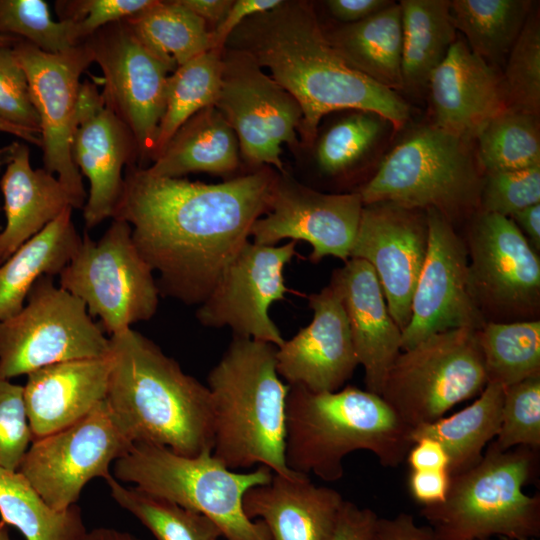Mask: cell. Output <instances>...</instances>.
Returning a JSON list of instances; mask_svg holds the SVG:
<instances>
[{
  "label": "cell",
  "instance_id": "cell-21",
  "mask_svg": "<svg viewBox=\"0 0 540 540\" xmlns=\"http://www.w3.org/2000/svg\"><path fill=\"white\" fill-rule=\"evenodd\" d=\"M72 159L90 184L83 207L87 229L113 218L124 186L125 165L139 160L138 147L130 129L106 104L94 82L80 84Z\"/></svg>",
  "mask_w": 540,
  "mask_h": 540
},
{
  "label": "cell",
  "instance_id": "cell-13",
  "mask_svg": "<svg viewBox=\"0 0 540 540\" xmlns=\"http://www.w3.org/2000/svg\"><path fill=\"white\" fill-rule=\"evenodd\" d=\"M132 444L104 400L76 423L33 440L18 471L62 511L76 504L89 481L110 477L111 464Z\"/></svg>",
  "mask_w": 540,
  "mask_h": 540
},
{
  "label": "cell",
  "instance_id": "cell-58",
  "mask_svg": "<svg viewBox=\"0 0 540 540\" xmlns=\"http://www.w3.org/2000/svg\"><path fill=\"white\" fill-rule=\"evenodd\" d=\"M20 38L8 35H0V47H13Z\"/></svg>",
  "mask_w": 540,
  "mask_h": 540
},
{
  "label": "cell",
  "instance_id": "cell-52",
  "mask_svg": "<svg viewBox=\"0 0 540 540\" xmlns=\"http://www.w3.org/2000/svg\"><path fill=\"white\" fill-rule=\"evenodd\" d=\"M411 470H447L449 457L444 447L431 438L416 441L406 456Z\"/></svg>",
  "mask_w": 540,
  "mask_h": 540
},
{
  "label": "cell",
  "instance_id": "cell-30",
  "mask_svg": "<svg viewBox=\"0 0 540 540\" xmlns=\"http://www.w3.org/2000/svg\"><path fill=\"white\" fill-rule=\"evenodd\" d=\"M71 207L0 265V321L16 315L42 276L59 275L81 242Z\"/></svg>",
  "mask_w": 540,
  "mask_h": 540
},
{
  "label": "cell",
  "instance_id": "cell-47",
  "mask_svg": "<svg viewBox=\"0 0 540 540\" xmlns=\"http://www.w3.org/2000/svg\"><path fill=\"white\" fill-rule=\"evenodd\" d=\"M0 119L40 133L28 80L13 47H0Z\"/></svg>",
  "mask_w": 540,
  "mask_h": 540
},
{
  "label": "cell",
  "instance_id": "cell-10",
  "mask_svg": "<svg viewBox=\"0 0 540 540\" xmlns=\"http://www.w3.org/2000/svg\"><path fill=\"white\" fill-rule=\"evenodd\" d=\"M59 286L79 298L113 335L156 313L160 291L153 270L136 248L130 225L113 218L102 237L87 234L59 274Z\"/></svg>",
  "mask_w": 540,
  "mask_h": 540
},
{
  "label": "cell",
  "instance_id": "cell-11",
  "mask_svg": "<svg viewBox=\"0 0 540 540\" xmlns=\"http://www.w3.org/2000/svg\"><path fill=\"white\" fill-rule=\"evenodd\" d=\"M27 304L0 321V379L28 375L40 368L80 359L107 357L110 340L95 323L85 304L40 277Z\"/></svg>",
  "mask_w": 540,
  "mask_h": 540
},
{
  "label": "cell",
  "instance_id": "cell-46",
  "mask_svg": "<svg viewBox=\"0 0 540 540\" xmlns=\"http://www.w3.org/2000/svg\"><path fill=\"white\" fill-rule=\"evenodd\" d=\"M157 0H76L57 1L61 20L73 23L79 43L85 42L99 29L152 7Z\"/></svg>",
  "mask_w": 540,
  "mask_h": 540
},
{
  "label": "cell",
  "instance_id": "cell-14",
  "mask_svg": "<svg viewBox=\"0 0 540 540\" xmlns=\"http://www.w3.org/2000/svg\"><path fill=\"white\" fill-rule=\"evenodd\" d=\"M215 107L236 134L244 159L284 173L282 145L295 148L302 111L282 86L245 53L224 48Z\"/></svg>",
  "mask_w": 540,
  "mask_h": 540
},
{
  "label": "cell",
  "instance_id": "cell-51",
  "mask_svg": "<svg viewBox=\"0 0 540 540\" xmlns=\"http://www.w3.org/2000/svg\"><path fill=\"white\" fill-rule=\"evenodd\" d=\"M373 540H432V530L418 526L411 514L402 512L393 518L378 517Z\"/></svg>",
  "mask_w": 540,
  "mask_h": 540
},
{
  "label": "cell",
  "instance_id": "cell-19",
  "mask_svg": "<svg viewBox=\"0 0 540 540\" xmlns=\"http://www.w3.org/2000/svg\"><path fill=\"white\" fill-rule=\"evenodd\" d=\"M426 214L427 254L413 294L411 318L402 331L401 351L440 332L478 330L486 323L469 291L464 238L439 212L430 209Z\"/></svg>",
  "mask_w": 540,
  "mask_h": 540
},
{
  "label": "cell",
  "instance_id": "cell-39",
  "mask_svg": "<svg viewBox=\"0 0 540 540\" xmlns=\"http://www.w3.org/2000/svg\"><path fill=\"white\" fill-rule=\"evenodd\" d=\"M113 500L135 516L156 540H216L221 535L206 516L137 487H125L113 475L105 479Z\"/></svg>",
  "mask_w": 540,
  "mask_h": 540
},
{
  "label": "cell",
  "instance_id": "cell-1",
  "mask_svg": "<svg viewBox=\"0 0 540 540\" xmlns=\"http://www.w3.org/2000/svg\"><path fill=\"white\" fill-rule=\"evenodd\" d=\"M277 173L264 166L217 184L151 174L127 166L113 218L159 273L160 295L200 305L268 211Z\"/></svg>",
  "mask_w": 540,
  "mask_h": 540
},
{
  "label": "cell",
  "instance_id": "cell-54",
  "mask_svg": "<svg viewBox=\"0 0 540 540\" xmlns=\"http://www.w3.org/2000/svg\"><path fill=\"white\" fill-rule=\"evenodd\" d=\"M510 219L523 233L529 244L536 252L540 251V203L528 206L515 214Z\"/></svg>",
  "mask_w": 540,
  "mask_h": 540
},
{
  "label": "cell",
  "instance_id": "cell-16",
  "mask_svg": "<svg viewBox=\"0 0 540 540\" xmlns=\"http://www.w3.org/2000/svg\"><path fill=\"white\" fill-rule=\"evenodd\" d=\"M86 41L103 73L106 104L132 132L139 161H151L170 70L138 40L125 20L99 29Z\"/></svg>",
  "mask_w": 540,
  "mask_h": 540
},
{
  "label": "cell",
  "instance_id": "cell-59",
  "mask_svg": "<svg viewBox=\"0 0 540 540\" xmlns=\"http://www.w3.org/2000/svg\"><path fill=\"white\" fill-rule=\"evenodd\" d=\"M0 540H12L9 535L8 526L0 522Z\"/></svg>",
  "mask_w": 540,
  "mask_h": 540
},
{
  "label": "cell",
  "instance_id": "cell-37",
  "mask_svg": "<svg viewBox=\"0 0 540 540\" xmlns=\"http://www.w3.org/2000/svg\"><path fill=\"white\" fill-rule=\"evenodd\" d=\"M487 383L506 387L540 374V320L486 322L476 331Z\"/></svg>",
  "mask_w": 540,
  "mask_h": 540
},
{
  "label": "cell",
  "instance_id": "cell-20",
  "mask_svg": "<svg viewBox=\"0 0 540 540\" xmlns=\"http://www.w3.org/2000/svg\"><path fill=\"white\" fill-rule=\"evenodd\" d=\"M427 248L426 211L386 201L363 204L350 258L371 265L401 332L411 318L412 298Z\"/></svg>",
  "mask_w": 540,
  "mask_h": 540
},
{
  "label": "cell",
  "instance_id": "cell-27",
  "mask_svg": "<svg viewBox=\"0 0 540 540\" xmlns=\"http://www.w3.org/2000/svg\"><path fill=\"white\" fill-rule=\"evenodd\" d=\"M0 189L6 217L0 232L1 265L73 203L57 177L32 168L29 148L19 142L11 144Z\"/></svg>",
  "mask_w": 540,
  "mask_h": 540
},
{
  "label": "cell",
  "instance_id": "cell-45",
  "mask_svg": "<svg viewBox=\"0 0 540 540\" xmlns=\"http://www.w3.org/2000/svg\"><path fill=\"white\" fill-rule=\"evenodd\" d=\"M32 441L23 386L0 379V467L17 471Z\"/></svg>",
  "mask_w": 540,
  "mask_h": 540
},
{
  "label": "cell",
  "instance_id": "cell-4",
  "mask_svg": "<svg viewBox=\"0 0 540 540\" xmlns=\"http://www.w3.org/2000/svg\"><path fill=\"white\" fill-rule=\"evenodd\" d=\"M212 400V455L231 470L266 466L292 476L285 461L290 385L276 369V346L233 336L207 378Z\"/></svg>",
  "mask_w": 540,
  "mask_h": 540
},
{
  "label": "cell",
  "instance_id": "cell-38",
  "mask_svg": "<svg viewBox=\"0 0 540 540\" xmlns=\"http://www.w3.org/2000/svg\"><path fill=\"white\" fill-rule=\"evenodd\" d=\"M539 117L507 108L477 134L476 158L483 172H502L540 165Z\"/></svg>",
  "mask_w": 540,
  "mask_h": 540
},
{
  "label": "cell",
  "instance_id": "cell-56",
  "mask_svg": "<svg viewBox=\"0 0 540 540\" xmlns=\"http://www.w3.org/2000/svg\"><path fill=\"white\" fill-rule=\"evenodd\" d=\"M78 540H140L134 535L114 528L99 527L86 531Z\"/></svg>",
  "mask_w": 540,
  "mask_h": 540
},
{
  "label": "cell",
  "instance_id": "cell-62",
  "mask_svg": "<svg viewBox=\"0 0 540 540\" xmlns=\"http://www.w3.org/2000/svg\"><path fill=\"white\" fill-rule=\"evenodd\" d=\"M504 540H507V539H504ZM521 540H535V539H521Z\"/></svg>",
  "mask_w": 540,
  "mask_h": 540
},
{
  "label": "cell",
  "instance_id": "cell-36",
  "mask_svg": "<svg viewBox=\"0 0 540 540\" xmlns=\"http://www.w3.org/2000/svg\"><path fill=\"white\" fill-rule=\"evenodd\" d=\"M223 50H208L168 75L165 109L151 161L189 118L215 105L221 88Z\"/></svg>",
  "mask_w": 540,
  "mask_h": 540
},
{
  "label": "cell",
  "instance_id": "cell-57",
  "mask_svg": "<svg viewBox=\"0 0 540 540\" xmlns=\"http://www.w3.org/2000/svg\"><path fill=\"white\" fill-rule=\"evenodd\" d=\"M0 133L16 136L24 141L41 147V135L38 132L15 126L0 119Z\"/></svg>",
  "mask_w": 540,
  "mask_h": 540
},
{
  "label": "cell",
  "instance_id": "cell-18",
  "mask_svg": "<svg viewBox=\"0 0 540 540\" xmlns=\"http://www.w3.org/2000/svg\"><path fill=\"white\" fill-rule=\"evenodd\" d=\"M363 202L358 192L327 194L309 188L286 172L276 175L268 211L254 223L250 236L261 245L283 239L312 246L309 259L334 256L346 262L354 243Z\"/></svg>",
  "mask_w": 540,
  "mask_h": 540
},
{
  "label": "cell",
  "instance_id": "cell-28",
  "mask_svg": "<svg viewBox=\"0 0 540 540\" xmlns=\"http://www.w3.org/2000/svg\"><path fill=\"white\" fill-rule=\"evenodd\" d=\"M238 166L236 134L221 112L210 106L189 118L145 168L156 176L178 178L195 172L223 175Z\"/></svg>",
  "mask_w": 540,
  "mask_h": 540
},
{
  "label": "cell",
  "instance_id": "cell-61",
  "mask_svg": "<svg viewBox=\"0 0 540 540\" xmlns=\"http://www.w3.org/2000/svg\"><path fill=\"white\" fill-rule=\"evenodd\" d=\"M10 155V154H9ZM9 158V157H8ZM8 161V159H5V160H1L0 161V167L3 165V164H6V162Z\"/></svg>",
  "mask_w": 540,
  "mask_h": 540
},
{
  "label": "cell",
  "instance_id": "cell-55",
  "mask_svg": "<svg viewBox=\"0 0 540 540\" xmlns=\"http://www.w3.org/2000/svg\"><path fill=\"white\" fill-rule=\"evenodd\" d=\"M202 20L217 26L230 9L232 0H180Z\"/></svg>",
  "mask_w": 540,
  "mask_h": 540
},
{
  "label": "cell",
  "instance_id": "cell-6",
  "mask_svg": "<svg viewBox=\"0 0 540 540\" xmlns=\"http://www.w3.org/2000/svg\"><path fill=\"white\" fill-rule=\"evenodd\" d=\"M538 451L518 446L502 452L490 444L476 465L452 475L445 500L420 510L432 540L539 537L540 496L523 492L538 471Z\"/></svg>",
  "mask_w": 540,
  "mask_h": 540
},
{
  "label": "cell",
  "instance_id": "cell-29",
  "mask_svg": "<svg viewBox=\"0 0 540 540\" xmlns=\"http://www.w3.org/2000/svg\"><path fill=\"white\" fill-rule=\"evenodd\" d=\"M338 54L353 69L398 92L402 78V17L399 3L352 24L325 32Z\"/></svg>",
  "mask_w": 540,
  "mask_h": 540
},
{
  "label": "cell",
  "instance_id": "cell-12",
  "mask_svg": "<svg viewBox=\"0 0 540 540\" xmlns=\"http://www.w3.org/2000/svg\"><path fill=\"white\" fill-rule=\"evenodd\" d=\"M465 240L471 297L486 322L539 319L540 259L512 219L477 212Z\"/></svg>",
  "mask_w": 540,
  "mask_h": 540
},
{
  "label": "cell",
  "instance_id": "cell-9",
  "mask_svg": "<svg viewBox=\"0 0 540 540\" xmlns=\"http://www.w3.org/2000/svg\"><path fill=\"white\" fill-rule=\"evenodd\" d=\"M476 331L465 327L434 334L401 351L392 363L380 396L412 429L442 418L485 388Z\"/></svg>",
  "mask_w": 540,
  "mask_h": 540
},
{
  "label": "cell",
  "instance_id": "cell-22",
  "mask_svg": "<svg viewBox=\"0 0 540 540\" xmlns=\"http://www.w3.org/2000/svg\"><path fill=\"white\" fill-rule=\"evenodd\" d=\"M313 319L296 335L276 347V369L290 386L311 392H335L359 365L346 313L329 283L308 296Z\"/></svg>",
  "mask_w": 540,
  "mask_h": 540
},
{
  "label": "cell",
  "instance_id": "cell-42",
  "mask_svg": "<svg viewBox=\"0 0 540 540\" xmlns=\"http://www.w3.org/2000/svg\"><path fill=\"white\" fill-rule=\"evenodd\" d=\"M383 121L376 114L356 111L336 122L324 133L317 146L319 168L330 175L350 168L379 139Z\"/></svg>",
  "mask_w": 540,
  "mask_h": 540
},
{
  "label": "cell",
  "instance_id": "cell-40",
  "mask_svg": "<svg viewBox=\"0 0 540 540\" xmlns=\"http://www.w3.org/2000/svg\"><path fill=\"white\" fill-rule=\"evenodd\" d=\"M0 35L18 37L51 54L82 44L73 23L53 20L43 0H0Z\"/></svg>",
  "mask_w": 540,
  "mask_h": 540
},
{
  "label": "cell",
  "instance_id": "cell-26",
  "mask_svg": "<svg viewBox=\"0 0 540 540\" xmlns=\"http://www.w3.org/2000/svg\"><path fill=\"white\" fill-rule=\"evenodd\" d=\"M110 357L52 364L27 375L23 396L33 440L87 416L106 399Z\"/></svg>",
  "mask_w": 540,
  "mask_h": 540
},
{
  "label": "cell",
  "instance_id": "cell-34",
  "mask_svg": "<svg viewBox=\"0 0 540 540\" xmlns=\"http://www.w3.org/2000/svg\"><path fill=\"white\" fill-rule=\"evenodd\" d=\"M527 0H453L456 30L473 53L496 67L506 61L533 7Z\"/></svg>",
  "mask_w": 540,
  "mask_h": 540
},
{
  "label": "cell",
  "instance_id": "cell-23",
  "mask_svg": "<svg viewBox=\"0 0 540 540\" xmlns=\"http://www.w3.org/2000/svg\"><path fill=\"white\" fill-rule=\"evenodd\" d=\"M427 86L433 124L470 141L508 108L502 74L463 40L452 44Z\"/></svg>",
  "mask_w": 540,
  "mask_h": 540
},
{
  "label": "cell",
  "instance_id": "cell-25",
  "mask_svg": "<svg viewBox=\"0 0 540 540\" xmlns=\"http://www.w3.org/2000/svg\"><path fill=\"white\" fill-rule=\"evenodd\" d=\"M344 501L308 475L274 473L246 492L243 508L249 519L265 524L272 540H331Z\"/></svg>",
  "mask_w": 540,
  "mask_h": 540
},
{
  "label": "cell",
  "instance_id": "cell-5",
  "mask_svg": "<svg viewBox=\"0 0 540 540\" xmlns=\"http://www.w3.org/2000/svg\"><path fill=\"white\" fill-rule=\"evenodd\" d=\"M285 427L288 468L327 482L343 477V460L353 451H370L381 465L396 467L414 444L412 428L380 395L354 386L320 393L290 386Z\"/></svg>",
  "mask_w": 540,
  "mask_h": 540
},
{
  "label": "cell",
  "instance_id": "cell-48",
  "mask_svg": "<svg viewBox=\"0 0 540 540\" xmlns=\"http://www.w3.org/2000/svg\"><path fill=\"white\" fill-rule=\"evenodd\" d=\"M377 514L344 501L331 540H373Z\"/></svg>",
  "mask_w": 540,
  "mask_h": 540
},
{
  "label": "cell",
  "instance_id": "cell-33",
  "mask_svg": "<svg viewBox=\"0 0 540 540\" xmlns=\"http://www.w3.org/2000/svg\"><path fill=\"white\" fill-rule=\"evenodd\" d=\"M124 20L138 40L171 73L212 49L208 25L180 0L157 1L147 10Z\"/></svg>",
  "mask_w": 540,
  "mask_h": 540
},
{
  "label": "cell",
  "instance_id": "cell-49",
  "mask_svg": "<svg viewBox=\"0 0 540 540\" xmlns=\"http://www.w3.org/2000/svg\"><path fill=\"white\" fill-rule=\"evenodd\" d=\"M283 0H236L233 1L230 9L211 30L212 50L222 51L226 41L234 30L242 24L247 18L262 13L281 5Z\"/></svg>",
  "mask_w": 540,
  "mask_h": 540
},
{
  "label": "cell",
  "instance_id": "cell-7",
  "mask_svg": "<svg viewBox=\"0 0 540 540\" xmlns=\"http://www.w3.org/2000/svg\"><path fill=\"white\" fill-rule=\"evenodd\" d=\"M113 471L119 482L206 516L226 540H272L265 524L249 519L243 508L246 492L271 480L274 473L266 466L240 472L227 468L211 451L184 456L135 443L114 462Z\"/></svg>",
  "mask_w": 540,
  "mask_h": 540
},
{
  "label": "cell",
  "instance_id": "cell-64",
  "mask_svg": "<svg viewBox=\"0 0 540 540\" xmlns=\"http://www.w3.org/2000/svg\"><path fill=\"white\" fill-rule=\"evenodd\" d=\"M216 540H218V539H216Z\"/></svg>",
  "mask_w": 540,
  "mask_h": 540
},
{
  "label": "cell",
  "instance_id": "cell-60",
  "mask_svg": "<svg viewBox=\"0 0 540 540\" xmlns=\"http://www.w3.org/2000/svg\"><path fill=\"white\" fill-rule=\"evenodd\" d=\"M9 151H10V145L0 148V161L8 158Z\"/></svg>",
  "mask_w": 540,
  "mask_h": 540
},
{
  "label": "cell",
  "instance_id": "cell-41",
  "mask_svg": "<svg viewBox=\"0 0 540 540\" xmlns=\"http://www.w3.org/2000/svg\"><path fill=\"white\" fill-rule=\"evenodd\" d=\"M508 108L540 114V18L531 9L505 61L502 74Z\"/></svg>",
  "mask_w": 540,
  "mask_h": 540
},
{
  "label": "cell",
  "instance_id": "cell-15",
  "mask_svg": "<svg viewBox=\"0 0 540 540\" xmlns=\"http://www.w3.org/2000/svg\"><path fill=\"white\" fill-rule=\"evenodd\" d=\"M13 50L25 71L31 100L39 116L43 168L57 174L73 208H83L87 194L82 175L72 159L71 143L80 76L94 62L93 52L87 41L51 54L22 39Z\"/></svg>",
  "mask_w": 540,
  "mask_h": 540
},
{
  "label": "cell",
  "instance_id": "cell-17",
  "mask_svg": "<svg viewBox=\"0 0 540 540\" xmlns=\"http://www.w3.org/2000/svg\"><path fill=\"white\" fill-rule=\"evenodd\" d=\"M296 241L261 245L248 241L225 268L215 287L196 311L205 327H229L233 336L279 347L284 338L272 321V303L289 291L283 270L296 255Z\"/></svg>",
  "mask_w": 540,
  "mask_h": 540
},
{
  "label": "cell",
  "instance_id": "cell-31",
  "mask_svg": "<svg viewBox=\"0 0 540 540\" xmlns=\"http://www.w3.org/2000/svg\"><path fill=\"white\" fill-rule=\"evenodd\" d=\"M503 402V387L487 383L468 407L450 417L412 429L413 443L431 438L444 447L449 457V474L456 475L476 465L487 443L497 436Z\"/></svg>",
  "mask_w": 540,
  "mask_h": 540
},
{
  "label": "cell",
  "instance_id": "cell-3",
  "mask_svg": "<svg viewBox=\"0 0 540 540\" xmlns=\"http://www.w3.org/2000/svg\"><path fill=\"white\" fill-rule=\"evenodd\" d=\"M109 340L105 401L126 437L133 444L163 446L184 456L212 452L208 387L132 327Z\"/></svg>",
  "mask_w": 540,
  "mask_h": 540
},
{
  "label": "cell",
  "instance_id": "cell-24",
  "mask_svg": "<svg viewBox=\"0 0 540 540\" xmlns=\"http://www.w3.org/2000/svg\"><path fill=\"white\" fill-rule=\"evenodd\" d=\"M366 390L381 394L387 373L401 352L402 332L391 317L383 289L369 263L350 258L333 272Z\"/></svg>",
  "mask_w": 540,
  "mask_h": 540
},
{
  "label": "cell",
  "instance_id": "cell-43",
  "mask_svg": "<svg viewBox=\"0 0 540 540\" xmlns=\"http://www.w3.org/2000/svg\"><path fill=\"white\" fill-rule=\"evenodd\" d=\"M491 445L502 452L540 449V374L503 387L500 428Z\"/></svg>",
  "mask_w": 540,
  "mask_h": 540
},
{
  "label": "cell",
  "instance_id": "cell-2",
  "mask_svg": "<svg viewBox=\"0 0 540 540\" xmlns=\"http://www.w3.org/2000/svg\"><path fill=\"white\" fill-rule=\"evenodd\" d=\"M227 49L248 55L297 101L302 111L298 128L311 144L328 113L353 109L380 116L395 130L410 116L407 102L353 69L328 41L312 6L283 1L240 24L226 41Z\"/></svg>",
  "mask_w": 540,
  "mask_h": 540
},
{
  "label": "cell",
  "instance_id": "cell-44",
  "mask_svg": "<svg viewBox=\"0 0 540 540\" xmlns=\"http://www.w3.org/2000/svg\"><path fill=\"white\" fill-rule=\"evenodd\" d=\"M539 203L540 165L483 175L479 212L510 218L516 212Z\"/></svg>",
  "mask_w": 540,
  "mask_h": 540
},
{
  "label": "cell",
  "instance_id": "cell-63",
  "mask_svg": "<svg viewBox=\"0 0 540 540\" xmlns=\"http://www.w3.org/2000/svg\"><path fill=\"white\" fill-rule=\"evenodd\" d=\"M481 540H493V539L490 538V539H481Z\"/></svg>",
  "mask_w": 540,
  "mask_h": 540
},
{
  "label": "cell",
  "instance_id": "cell-35",
  "mask_svg": "<svg viewBox=\"0 0 540 540\" xmlns=\"http://www.w3.org/2000/svg\"><path fill=\"white\" fill-rule=\"evenodd\" d=\"M0 516L26 540H78L87 531L77 504L55 510L20 471L1 467Z\"/></svg>",
  "mask_w": 540,
  "mask_h": 540
},
{
  "label": "cell",
  "instance_id": "cell-8",
  "mask_svg": "<svg viewBox=\"0 0 540 540\" xmlns=\"http://www.w3.org/2000/svg\"><path fill=\"white\" fill-rule=\"evenodd\" d=\"M483 175L470 140L431 124L396 145L358 193L363 204L432 209L454 225L479 212Z\"/></svg>",
  "mask_w": 540,
  "mask_h": 540
},
{
  "label": "cell",
  "instance_id": "cell-32",
  "mask_svg": "<svg viewBox=\"0 0 540 540\" xmlns=\"http://www.w3.org/2000/svg\"><path fill=\"white\" fill-rule=\"evenodd\" d=\"M402 78L405 88L427 86L456 41L448 0H401Z\"/></svg>",
  "mask_w": 540,
  "mask_h": 540
},
{
  "label": "cell",
  "instance_id": "cell-53",
  "mask_svg": "<svg viewBox=\"0 0 540 540\" xmlns=\"http://www.w3.org/2000/svg\"><path fill=\"white\" fill-rule=\"evenodd\" d=\"M389 0H328L329 12L344 24L359 22L392 4Z\"/></svg>",
  "mask_w": 540,
  "mask_h": 540
},
{
  "label": "cell",
  "instance_id": "cell-50",
  "mask_svg": "<svg viewBox=\"0 0 540 540\" xmlns=\"http://www.w3.org/2000/svg\"><path fill=\"white\" fill-rule=\"evenodd\" d=\"M451 475L447 470H411L408 489L419 504L432 506L442 503L449 491Z\"/></svg>",
  "mask_w": 540,
  "mask_h": 540
}]
</instances>
